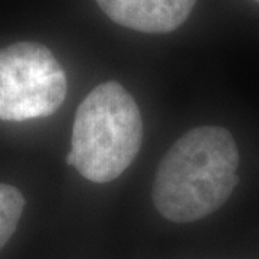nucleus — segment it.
<instances>
[{
    "label": "nucleus",
    "mask_w": 259,
    "mask_h": 259,
    "mask_svg": "<svg viewBox=\"0 0 259 259\" xmlns=\"http://www.w3.org/2000/svg\"><path fill=\"white\" fill-rule=\"evenodd\" d=\"M239 151L223 127L203 125L187 131L158 164L151 197L167 221L189 223L222 207L239 177Z\"/></svg>",
    "instance_id": "obj_1"
},
{
    "label": "nucleus",
    "mask_w": 259,
    "mask_h": 259,
    "mask_svg": "<svg viewBox=\"0 0 259 259\" xmlns=\"http://www.w3.org/2000/svg\"><path fill=\"white\" fill-rule=\"evenodd\" d=\"M141 112L131 94L115 81L100 83L78 107L66 164L94 183L120 177L139 154Z\"/></svg>",
    "instance_id": "obj_2"
},
{
    "label": "nucleus",
    "mask_w": 259,
    "mask_h": 259,
    "mask_svg": "<svg viewBox=\"0 0 259 259\" xmlns=\"http://www.w3.org/2000/svg\"><path fill=\"white\" fill-rule=\"evenodd\" d=\"M62 65L42 44L18 42L0 49V120L44 118L64 104Z\"/></svg>",
    "instance_id": "obj_3"
},
{
    "label": "nucleus",
    "mask_w": 259,
    "mask_h": 259,
    "mask_svg": "<svg viewBox=\"0 0 259 259\" xmlns=\"http://www.w3.org/2000/svg\"><path fill=\"white\" fill-rule=\"evenodd\" d=\"M101 10L124 28L144 33H168L182 26L196 0H95Z\"/></svg>",
    "instance_id": "obj_4"
},
{
    "label": "nucleus",
    "mask_w": 259,
    "mask_h": 259,
    "mask_svg": "<svg viewBox=\"0 0 259 259\" xmlns=\"http://www.w3.org/2000/svg\"><path fill=\"white\" fill-rule=\"evenodd\" d=\"M25 204V197L19 189L0 183V249L13 236Z\"/></svg>",
    "instance_id": "obj_5"
},
{
    "label": "nucleus",
    "mask_w": 259,
    "mask_h": 259,
    "mask_svg": "<svg viewBox=\"0 0 259 259\" xmlns=\"http://www.w3.org/2000/svg\"><path fill=\"white\" fill-rule=\"evenodd\" d=\"M256 2H259V0H256Z\"/></svg>",
    "instance_id": "obj_6"
}]
</instances>
